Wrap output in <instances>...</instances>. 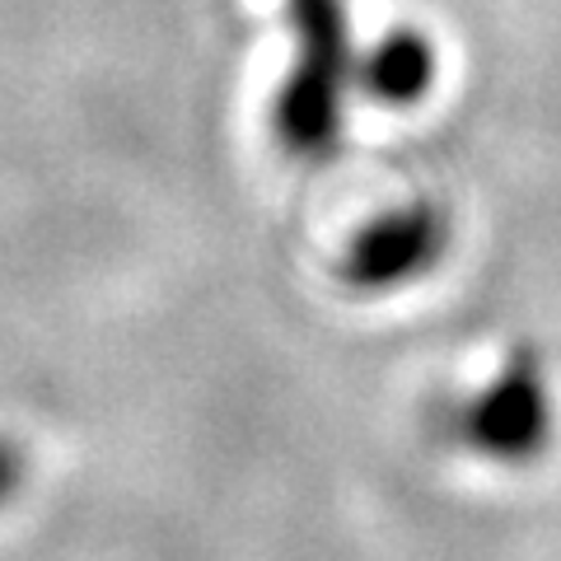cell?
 <instances>
[{
  "instance_id": "1",
  "label": "cell",
  "mask_w": 561,
  "mask_h": 561,
  "mask_svg": "<svg viewBox=\"0 0 561 561\" xmlns=\"http://www.w3.org/2000/svg\"><path fill=\"white\" fill-rule=\"evenodd\" d=\"M295 20L305 33V66L280 103V127L295 146H309L332 127V84L342 66V20L332 0H295Z\"/></svg>"
},
{
  "instance_id": "2",
  "label": "cell",
  "mask_w": 561,
  "mask_h": 561,
  "mask_svg": "<svg viewBox=\"0 0 561 561\" xmlns=\"http://www.w3.org/2000/svg\"><path fill=\"white\" fill-rule=\"evenodd\" d=\"M375 70H379V90H383V94L408 99V94H416L421 84H426L431 61H426V47H421V43L398 38V43L383 47V57H379Z\"/></svg>"
},
{
  "instance_id": "3",
  "label": "cell",
  "mask_w": 561,
  "mask_h": 561,
  "mask_svg": "<svg viewBox=\"0 0 561 561\" xmlns=\"http://www.w3.org/2000/svg\"><path fill=\"white\" fill-rule=\"evenodd\" d=\"M24 482V454L10 440H0V505H5Z\"/></svg>"
}]
</instances>
